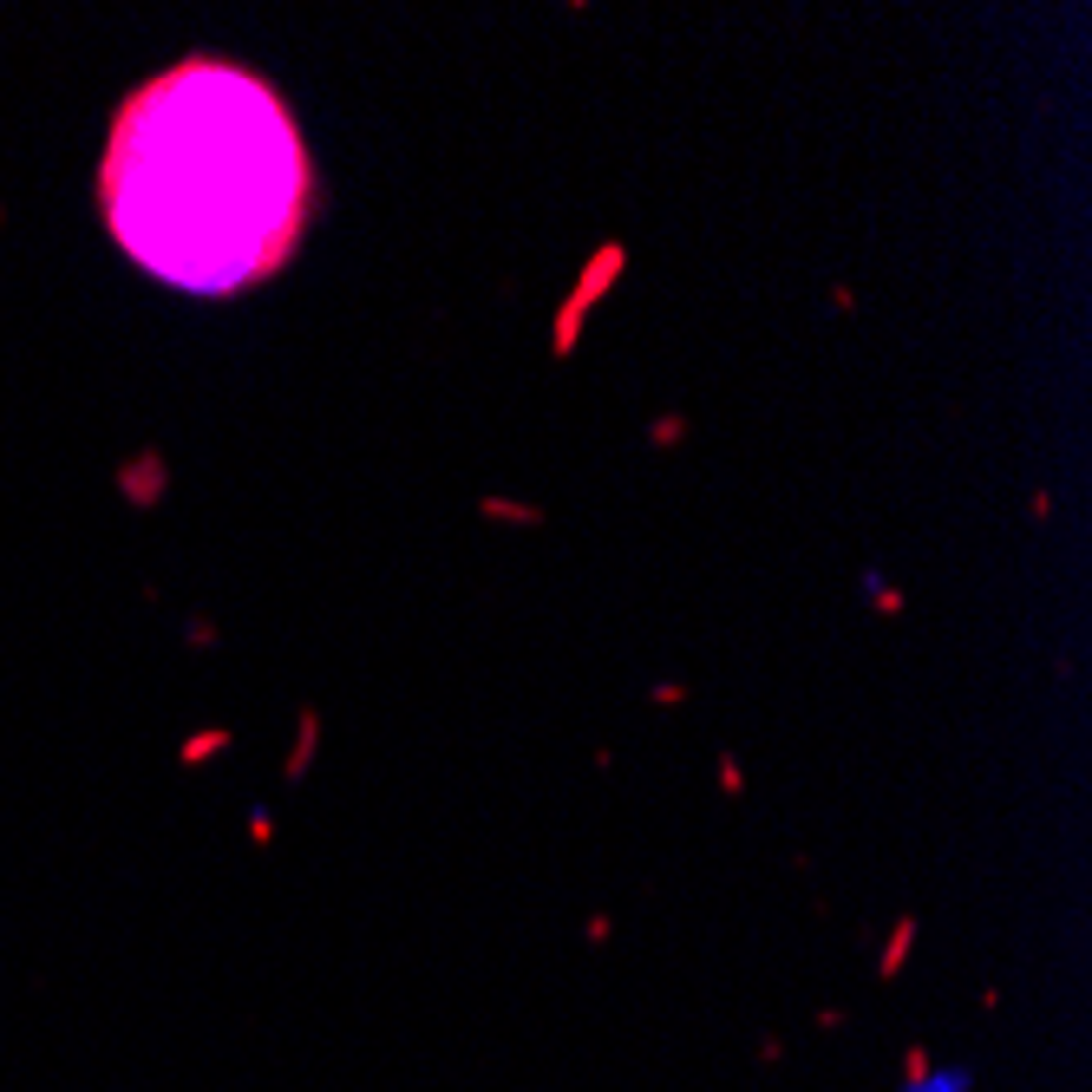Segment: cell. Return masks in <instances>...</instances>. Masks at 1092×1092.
<instances>
[{
	"mask_svg": "<svg viewBox=\"0 0 1092 1092\" xmlns=\"http://www.w3.org/2000/svg\"><path fill=\"white\" fill-rule=\"evenodd\" d=\"M301 131L255 73L184 60L125 98L105 151V223L144 275L230 295L275 275L308 223Z\"/></svg>",
	"mask_w": 1092,
	"mask_h": 1092,
	"instance_id": "cell-1",
	"label": "cell"
}]
</instances>
